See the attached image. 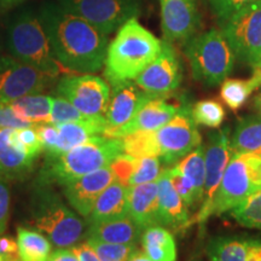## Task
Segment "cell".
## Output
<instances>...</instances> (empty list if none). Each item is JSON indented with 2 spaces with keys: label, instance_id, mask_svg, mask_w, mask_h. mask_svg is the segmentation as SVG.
<instances>
[{
  "label": "cell",
  "instance_id": "obj_7",
  "mask_svg": "<svg viewBox=\"0 0 261 261\" xmlns=\"http://www.w3.org/2000/svg\"><path fill=\"white\" fill-rule=\"evenodd\" d=\"M261 190V154H232L211 205L220 215Z\"/></svg>",
  "mask_w": 261,
  "mask_h": 261
},
{
  "label": "cell",
  "instance_id": "obj_11",
  "mask_svg": "<svg viewBox=\"0 0 261 261\" xmlns=\"http://www.w3.org/2000/svg\"><path fill=\"white\" fill-rule=\"evenodd\" d=\"M56 92L87 117L104 116L110 102L109 84L92 74H67L58 81Z\"/></svg>",
  "mask_w": 261,
  "mask_h": 261
},
{
  "label": "cell",
  "instance_id": "obj_5",
  "mask_svg": "<svg viewBox=\"0 0 261 261\" xmlns=\"http://www.w3.org/2000/svg\"><path fill=\"white\" fill-rule=\"evenodd\" d=\"M31 224L57 248L75 247L85 236L84 221L50 185H37L31 203Z\"/></svg>",
  "mask_w": 261,
  "mask_h": 261
},
{
  "label": "cell",
  "instance_id": "obj_39",
  "mask_svg": "<svg viewBox=\"0 0 261 261\" xmlns=\"http://www.w3.org/2000/svg\"><path fill=\"white\" fill-rule=\"evenodd\" d=\"M167 172L173 188H174V190L178 192V195L180 196L181 200L185 202L188 208L197 207L201 202L197 198V195H196L195 189L192 187L190 180H189V179L185 177L175 166L168 167Z\"/></svg>",
  "mask_w": 261,
  "mask_h": 261
},
{
  "label": "cell",
  "instance_id": "obj_3",
  "mask_svg": "<svg viewBox=\"0 0 261 261\" xmlns=\"http://www.w3.org/2000/svg\"><path fill=\"white\" fill-rule=\"evenodd\" d=\"M123 154L122 139L96 136L58 155H45L38 184L63 185L109 166Z\"/></svg>",
  "mask_w": 261,
  "mask_h": 261
},
{
  "label": "cell",
  "instance_id": "obj_42",
  "mask_svg": "<svg viewBox=\"0 0 261 261\" xmlns=\"http://www.w3.org/2000/svg\"><path fill=\"white\" fill-rule=\"evenodd\" d=\"M39 139L42 145V151L45 155H55L56 154L57 143H58V128L56 125L48 123H40L35 125Z\"/></svg>",
  "mask_w": 261,
  "mask_h": 261
},
{
  "label": "cell",
  "instance_id": "obj_50",
  "mask_svg": "<svg viewBox=\"0 0 261 261\" xmlns=\"http://www.w3.org/2000/svg\"><path fill=\"white\" fill-rule=\"evenodd\" d=\"M22 2H23V0H0V6H3V8H9V6L17 5Z\"/></svg>",
  "mask_w": 261,
  "mask_h": 261
},
{
  "label": "cell",
  "instance_id": "obj_6",
  "mask_svg": "<svg viewBox=\"0 0 261 261\" xmlns=\"http://www.w3.org/2000/svg\"><path fill=\"white\" fill-rule=\"evenodd\" d=\"M185 56L195 80L208 86L220 85L232 73L236 55L221 31L211 29L187 42Z\"/></svg>",
  "mask_w": 261,
  "mask_h": 261
},
{
  "label": "cell",
  "instance_id": "obj_44",
  "mask_svg": "<svg viewBox=\"0 0 261 261\" xmlns=\"http://www.w3.org/2000/svg\"><path fill=\"white\" fill-rule=\"evenodd\" d=\"M10 211V189L6 180L0 179V234L6 230Z\"/></svg>",
  "mask_w": 261,
  "mask_h": 261
},
{
  "label": "cell",
  "instance_id": "obj_52",
  "mask_svg": "<svg viewBox=\"0 0 261 261\" xmlns=\"http://www.w3.org/2000/svg\"><path fill=\"white\" fill-rule=\"evenodd\" d=\"M5 261H21L18 255H11V256H6Z\"/></svg>",
  "mask_w": 261,
  "mask_h": 261
},
{
  "label": "cell",
  "instance_id": "obj_16",
  "mask_svg": "<svg viewBox=\"0 0 261 261\" xmlns=\"http://www.w3.org/2000/svg\"><path fill=\"white\" fill-rule=\"evenodd\" d=\"M161 28L167 42H188L200 27L201 19L195 0H160Z\"/></svg>",
  "mask_w": 261,
  "mask_h": 261
},
{
  "label": "cell",
  "instance_id": "obj_24",
  "mask_svg": "<svg viewBox=\"0 0 261 261\" xmlns=\"http://www.w3.org/2000/svg\"><path fill=\"white\" fill-rule=\"evenodd\" d=\"M106 119L104 116L89 117L83 121L67 122L57 125L58 143L56 154L68 151L75 146L84 144L96 136H103L106 132Z\"/></svg>",
  "mask_w": 261,
  "mask_h": 261
},
{
  "label": "cell",
  "instance_id": "obj_31",
  "mask_svg": "<svg viewBox=\"0 0 261 261\" xmlns=\"http://www.w3.org/2000/svg\"><path fill=\"white\" fill-rule=\"evenodd\" d=\"M182 174L187 177L195 189L197 198L202 203L203 198V188L205 179V162H204V148L202 145L197 146L174 165Z\"/></svg>",
  "mask_w": 261,
  "mask_h": 261
},
{
  "label": "cell",
  "instance_id": "obj_10",
  "mask_svg": "<svg viewBox=\"0 0 261 261\" xmlns=\"http://www.w3.org/2000/svg\"><path fill=\"white\" fill-rule=\"evenodd\" d=\"M57 4L86 19L106 35L140 14V0H57Z\"/></svg>",
  "mask_w": 261,
  "mask_h": 261
},
{
  "label": "cell",
  "instance_id": "obj_49",
  "mask_svg": "<svg viewBox=\"0 0 261 261\" xmlns=\"http://www.w3.org/2000/svg\"><path fill=\"white\" fill-rule=\"evenodd\" d=\"M128 261H152L143 250H139L138 248L136 249V252L132 254L130 259Z\"/></svg>",
  "mask_w": 261,
  "mask_h": 261
},
{
  "label": "cell",
  "instance_id": "obj_43",
  "mask_svg": "<svg viewBox=\"0 0 261 261\" xmlns=\"http://www.w3.org/2000/svg\"><path fill=\"white\" fill-rule=\"evenodd\" d=\"M33 126L15 115L9 103L0 104V129L21 128V127Z\"/></svg>",
  "mask_w": 261,
  "mask_h": 261
},
{
  "label": "cell",
  "instance_id": "obj_20",
  "mask_svg": "<svg viewBox=\"0 0 261 261\" xmlns=\"http://www.w3.org/2000/svg\"><path fill=\"white\" fill-rule=\"evenodd\" d=\"M128 215L143 231L146 227L161 225L158 180L129 187Z\"/></svg>",
  "mask_w": 261,
  "mask_h": 261
},
{
  "label": "cell",
  "instance_id": "obj_32",
  "mask_svg": "<svg viewBox=\"0 0 261 261\" xmlns=\"http://www.w3.org/2000/svg\"><path fill=\"white\" fill-rule=\"evenodd\" d=\"M121 139L125 154L137 159L144 158V156L160 158V148L155 130H138Z\"/></svg>",
  "mask_w": 261,
  "mask_h": 261
},
{
  "label": "cell",
  "instance_id": "obj_17",
  "mask_svg": "<svg viewBox=\"0 0 261 261\" xmlns=\"http://www.w3.org/2000/svg\"><path fill=\"white\" fill-rule=\"evenodd\" d=\"M115 175L109 166L84 175L63 185V194L68 202L80 215L87 218L92 212L99 195L115 181Z\"/></svg>",
  "mask_w": 261,
  "mask_h": 261
},
{
  "label": "cell",
  "instance_id": "obj_53",
  "mask_svg": "<svg viewBox=\"0 0 261 261\" xmlns=\"http://www.w3.org/2000/svg\"><path fill=\"white\" fill-rule=\"evenodd\" d=\"M5 257H6V256H3V255H0V261H5Z\"/></svg>",
  "mask_w": 261,
  "mask_h": 261
},
{
  "label": "cell",
  "instance_id": "obj_8",
  "mask_svg": "<svg viewBox=\"0 0 261 261\" xmlns=\"http://www.w3.org/2000/svg\"><path fill=\"white\" fill-rule=\"evenodd\" d=\"M220 27L237 60L256 67L261 60V0L241 9Z\"/></svg>",
  "mask_w": 261,
  "mask_h": 261
},
{
  "label": "cell",
  "instance_id": "obj_23",
  "mask_svg": "<svg viewBox=\"0 0 261 261\" xmlns=\"http://www.w3.org/2000/svg\"><path fill=\"white\" fill-rule=\"evenodd\" d=\"M143 230L135 220L126 217L90 224L86 236L91 240L115 244H136L142 236Z\"/></svg>",
  "mask_w": 261,
  "mask_h": 261
},
{
  "label": "cell",
  "instance_id": "obj_19",
  "mask_svg": "<svg viewBox=\"0 0 261 261\" xmlns=\"http://www.w3.org/2000/svg\"><path fill=\"white\" fill-rule=\"evenodd\" d=\"M180 104H171L163 97L149 99L130 121L115 133L114 138H123L138 130H158L177 114Z\"/></svg>",
  "mask_w": 261,
  "mask_h": 261
},
{
  "label": "cell",
  "instance_id": "obj_26",
  "mask_svg": "<svg viewBox=\"0 0 261 261\" xmlns=\"http://www.w3.org/2000/svg\"><path fill=\"white\" fill-rule=\"evenodd\" d=\"M230 144L232 154H261V115L241 117Z\"/></svg>",
  "mask_w": 261,
  "mask_h": 261
},
{
  "label": "cell",
  "instance_id": "obj_18",
  "mask_svg": "<svg viewBox=\"0 0 261 261\" xmlns=\"http://www.w3.org/2000/svg\"><path fill=\"white\" fill-rule=\"evenodd\" d=\"M160 221L163 226L171 228L175 233H184L190 227V215L188 205L174 190L169 180L167 168H165L158 179Z\"/></svg>",
  "mask_w": 261,
  "mask_h": 261
},
{
  "label": "cell",
  "instance_id": "obj_37",
  "mask_svg": "<svg viewBox=\"0 0 261 261\" xmlns=\"http://www.w3.org/2000/svg\"><path fill=\"white\" fill-rule=\"evenodd\" d=\"M11 140L18 148L24 150L27 154L38 159L42 151V145L39 139L35 125L21 127V128H12Z\"/></svg>",
  "mask_w": 261,
  "mask_h": 261
},
{
  "label": "cell",
  "instance_id": "obj_12",
  "mask_svg": "<svg viewBox=\"0 0 261 261\" xmlns=\"http://www.w3.org/2000/svg\"><path fill=\"white\" fill-rule=\"evenodd\" d=\"M230 127L212 133L208 138L207 145L204 146V162H205V179L203 188V198H202L201 210L197 212L189 225L197 224L198 226H204L207 220L212 217L211 205L217 194L218 188L223 179L225 169L230 161L232 150L230 144Z\"/></svg>",
  "mask_w": 261,
  "mask_h": 261
},
{
  "label": "cell",
  "instance_id": "obj_9",
  "mask_svg": "<svg viewBox=\"0 0 261 261\" xmlns=\"http://www.w3.org/2000/svg\"><path fill=\"white\" fill-rule=\"evenodd\" d=\"M189 104H180L179 110L161 128L155 130L160 159L167 167L177 165L192 150L201 145L202 138Z\"/></svg>",
  "mask_w": 261,
  "mask_h": 261
},
{
  "label": "cell",
  "instance_id": "obj_41",
  "mask_svg": "<svg viewBox=\"0 0 261 261\" xmlns=\"http://www.w3.org/2000/svg\"><path fill=\"white\" fill-rule=\"evenodd\" d=\"M137 158H133V156L123 152V154L119 155L117 158L113 160V162L110 163L109 167L112 168L116 180L128 187L129 178L132 177L133 172H135Z\"/></svg>",
  "mask_w": 261,
  "mask_h": 261
},
{
  "label": "cell",
  "instance_id": "obj_14",
  "mask_svg": "<svg viewBox=\"0 0 261 261\" xmlns=\"http://www.w3.org/2000/svg\"><path fill=\"white\" fill-rule=\"evenodd\" d=\"M135 83L143 91L158 97H165L178 89L181 83V68L171 42H162L159 56L137 76Z\"/></svg>",
  "mask_w": 261,
  "mask_h": 261
},
{
  "label": "cell",
  "instance_id": "obj_55",
  "mask_svg": "<svg viewBox=\"0 0 261 261\" xmlns=\"http://www.w3.org/2000/svg\"><path fill=\"white\" fill-rule=\"evenodd\" d=\"M0 55H3V54H2V50H0Z\"/></svg>",
  "mask_w": 261,
  "mask_h": 261
},
{
  "label": "cell",
  "instance_id": "obj_28",
  "mask_svg": "<svg viewBox=\"0 0 261 261\" xmlns=\"http://www.w3.org/2000/svg\"><path fill=\"white\" fill-rule=\"evenodd\" d=\"M249 238L217 236L208 242L205 252L210 261H246Z\"/></svg>",
  "mask_w": 261,
  "mask_h": 261
},
{
  "label": "cell",
  "instance_id": "obj_48",
  "mask_svg": "<svg viewBox=\"0 0 261 261\" xmlns=\"http://www.w3.org/2000/svg\"><path fill=\"white\" fill-rule=\"evenodd\" d=\"M77 255H79L80 261H100L98 259L97 254L90 247L89 243H81L79 247H75Z\"/></svg>",
  "mask_w": 261,
  "mask_h": 261
},
{
  "label": "cell",
  "instance_id": "obj_13",
  "mask_svg": "<svg viewBox=\"0 0 261 261\" xmlns=\"http://www.w3.org/2000/svg\"><path fill=\"white\" fill-rule=\"evenodd\" d=\"M54 80L56 79L10 55H0V104L40 93Z\"/></svg>",
  "mask_w": 261,
  "mask_h": 261
},
{
  "label": "cell",
  "instance_id": "obj_34",
  "mask_svg": "<svg viewBox=\"0 0 261 261\" xmlns=\"http://www.w3.org/2000/svg\"><path fill=\"white\" fill-rule=\"evenodd\" d=\"M192 117L197 125L218 128L225 120L226 112L223 104L215 99H203L191 108Z\"/></svg>",
  "mask_w": 261,
  "mask_h": 261
},
{
  "label": "cell",
  "instance_id": "obj_2",
  "mask_svg": "<svg viewBox=\"0 0 261 261\" xmlns=\"http://www.w3.org/2000/svg\"><path fill=\"white\" fill-rule=\"evenodd\" d=\"M162 41L130 18L117 29L114 40L108 45L106 74L110 85L122 81H135L137 76L159 56Z\"/></svg>",
  "mask_w": 261,
  "mask_h": 261
},
{
  "label": "cell",
  "instance_id": "obj_4",
  "mask_svg": "<svg viewBox=\"0 0 261 261\" xmlns=\"http://www.w3.org/2000/svg\"><path fill=\"white\" fill-rule=\"evenodd\" d=\"M5 42L10 56L55 79L61 75L73 74L54 56L40 16L34 12H19L11 18L6 27Z\"/></svg>",
  "mask_w": 261,
  "mask_h": 261
},
{
  "label": "cell",
  "instance_id": "obj_33",
  "mask_svg": "<svg viewBox=\"0 0 261 261\" xmlns=\"http://www.w3.org/2000/svg\"><path fill=\"white\" fill-rule=\"evenodd\" d=\"M231 217L244 227L261 231V190L231 210Z\"/></svg>",
  "mask_w": 261,
  "mask_h": 261
},
{
  "label": "cell",
  "instance_id": "obj_25",
  "mask_svg": "<svg viewBox=\"0 0 261 261\" xmlns=\"http://www.w3.org/2000/svg\"><path fill=\"white\" fill-rule=\"evenodd\" d=\"M143 252L152 261H175L177 260V244L171 231L166 227H146L140 236Z\"/></svg>",
  "mask_w": 261,
  "mask_h": 261
},
{
  "label": "cell",
  "instance_id": "obj_35",
  "mask_svg": "<svg viewBox=\"0 0 261 261\" xmlns=\"http://www.w3.org/2000/svg\"><path fill=\"white\" fill-rule=\"evenodd\" d=\"M87 243L100 261H128L136 252V244H115L87 238Z\"/></svg>",
  "mask_w": 261,
  "mask_h": 261
},
{
  "label": "cell",
  "instance_id": "obj_54",
  "mask_svg": "<svg viewBox=\"0 0 261 261\" xmlns=\"http://www.w3.org/2000/svg\"><path fill=\"white\" fill-rule=\"evenodd\" d=\"M257 65H260V67H261V60H260V63H259V64H257Z\"/></svg>",
  "mask_w": 261,
  "mask_h": 261
},
{
  "label": "cell",
  "instance_id": "obj_22",
  "mask_svg": "<svg viewBox=\"0 0 261 261\" xmlns=\"http://www.w3.org/2000/svg\"><path fill=\"white\" fill-rule=\"evenodd\" d=\"M129 187L120 181H113L94 203L89 218V225L117 219L128 215Z\"/></svg>",
  "mask_w": 261,
  "mask_h": 261
},
{
  "label": "cell",
  "instance_id": "obj_38",
  "mask_svg": "<svg viewBox=\"0 0 261 261\" xmlns=\"http://www.w3.org/2000/svg\"><path fill=\"white\" fill-rule=\"evenodd\" d=\"M86 119H89V117L80 113L68 99L61 96L52 97L51 123L57 126L61 123L83 121Z\"/></svg>",
  "mask_w": 261,
  "mask_h": 261
},
{
  "label": "cell",
  "instance_id": "obj_40",
  "mask_svg": "<svg viewBox=\"0 0 261 261\" xmlns=\"http://www.w3.org/2000/svg\"><path fill=\"white\" fill-rule=\"evenodd\" d=\"M256 0H211V8L218 23L223 25L231 16Z\"/></svg>",
  "mask_w": 261,
  "mask_h": 261
},
{
  "label": "cell",
  "instance_id": "obj_21",
  "mask_svg": "<svg viewBox=\"0 0 261 261\" xmlns=\"http://www.w3.org/2000/svg\"><path fill=\"white\" fill-rule=\"evenodd\" d=\"M12 128L0 129V179H21L33 171L35 158L11 140Z\"/></svg>",
  "mask_w": 261,
  "mask_h": 261
},
{
  "label": "cell",
  "instance_id": "obj_36",
  "mask_svg": "<svg viewBox=\"0 0 261 261\" xmlns=\"http://www.w3.org/2000/svg\"><path fill=\"white\" fill-rule=\"evenodd\" d=\"M162 171L161 159L158 156H144V158L137 159L135 172L129 178L128 187L156 181L161 175Z\"/></svg>",
  "mask_w": 261,
  "mask_h": 261
},
{
  "label": "cell",
  "instance_id": "obj_29",
  "mask_svg": "<svg viewBox=\"0 0 261 261\" xmlns=\"http://www.w3.org/2000/svg\"><path fill=\"white\" fill-rule=\"evenodd\" d=\"M17 244L21 261H47L52 253L48 238L25 227H17Z\"/></svg>",
  "mask_w": 261,
  "mask_h": 261
},
{
  "label": "cell",
  "instance_id": "obj_27",
  "mask_svg": "<svg viewBox=\"0 0 261 261\" xmlns=\"http://www.w3.org/2000/svg\"><path fill=\"white\" fill-rule=\"evenodd\" d=\"M15 115L31 125H40L51 121L52 97L40 93L27 94L10 102Z\"/></svg>",
  "mask_w": 261,
  "mask_h": 261
},
{
  "label": "cell",
  "instance_id": "obj_47",
  "mask_svg": "<svg viewBox=\"0 0 261 261\" xmlns=\"http://www.w3.org/2000/svg\"><path fill=\"white\" fill-rule=\"evenodd\" d=\"M246 261H261V240L249 238L247 246Z\"/></svg>",
  "mask_w": 261,
  "mask_h": 261
},
{
  "label": "cell",
  "instance_id": "obj_51",
  "mask_svg": "<svg viewBox=\"0 0 261 261\" xmlns=\"http://www.w3.org/2000/svg\"><path fill=\"white\" fill-rule=\"evenodd\" d=\"M254 107H255L256 112L259 113V115H261V93L257 94L254 99Z\"/></svg>",
  "mask_w": 261,
  "mask_h": 261
},
{
  "label": "cell",
  "instance_id": "obj_30",
  "mask_svg": "<svg viewBox=\"0 0 261 261\" xmlns=\"http://www.w3.org/2000/svg\"><path fill=\"white\" fill-rule=\"evenodd\" d=\"M257 89H261L260 83L253 75L248 80L226 79L221 83L220 98L231 110L236 112L247 103L250 94Z\"/></svg>",
  "mask_w": 261,
  "mask_h": 261
},
{
  "label": "cell",
  "instance_id": "obj_46",
  "mask_svg": "<svg viewBox=\"0 0 261 261\" xmlns=\"http://www.w3.org/2000/svg\"><path fill=\"white\" fill-rule=\"evenodd\" d=\"M0 255H18L17 241L10 236H2V234H0Z\"/></svg>",
  "mask_w": 261,
  "mask_h": 261
},
{
  "label": "cell",
  "instance_id": "obj_1",
  "mask_svg": "<svg viewBox=\"0 0 261 261\" xmlns=\"http://www.w3.org/2000/svg\"><path fill=\"white\" fill-rule=\"evenodd\" d=\"M52 54L73 74L102 69L108 50V35L80 16L47 3L39 12Z\"/></svg>",
  "mask_w": 261,
  "mask_h": 261
},
{
  "label": "cell",
  "instance_id": "obj_45",
  "mask_svg": "<svg viewBox=\"0 0 261 261\" xmlns=\"http://www.w3.org/2000/svg\"><path fill=\"white\" fill-rule=\"evenodd\" d=\"M47 261H80L75 247L71 248H58L51 253Z\"/></svg>",
  "mask_w": 261,
  "mask_h": 261
},
{
  "label": "cell",
  "instance_id": "obj_15",
  "mask_svg": "<svg viewBox=\"0 0 261 261\" xmlns=\"http://www.w3.org/2000/svg\"><path fill=\"white\" fill-rule=\"evenodd\" d=\"M112 87L110 102L104 115L107 127L103 136L108 138H114L117 130L127 125L140 108L149 99L158 97L143 91L133 81H122L112 85Z\"/></svg>",
  "mask_w": 261,
  "mask_h": 261
}]
</instances>
